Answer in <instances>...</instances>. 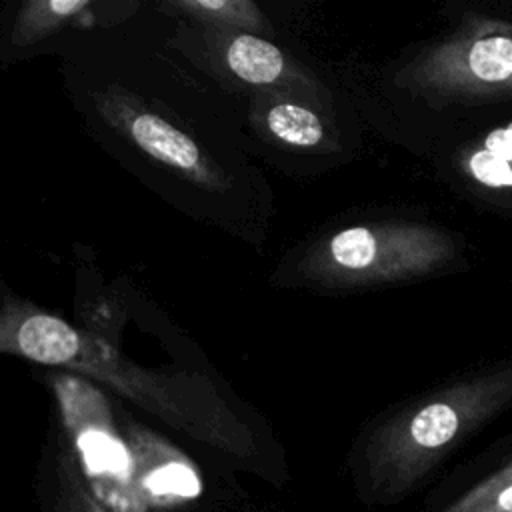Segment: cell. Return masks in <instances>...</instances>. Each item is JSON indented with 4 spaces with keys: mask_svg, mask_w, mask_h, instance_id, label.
Segmentation results:
<instances>
[{
    "mask_svg": "<svg viewBox=\"0 0 512 512\" xmlns=\"http://www.w3.org/2000/svg\"><path fill=\"white\" fill-rule=\"evenodd\" d=\"M430 260L428 238L412 228L360 224L332 234L310 254V274L334 284H376L414 274Z\"/></svg>",
    "mask_w": 512,
    "mask_h": 512,
    "instance_id": "1",
    "label": "cell"
},
{
    "mask_svg": "<svg viewBox=\"0 0 512 512\" xmlns=\"http://www.w3.org/2000/svg\"><path fill=\"white\" fill-rule=\"evenodd\" d=\"M82 476L106 512H148L138 500L132 480V454L100 402L80 390L60 392Z\"/></svg>",
    "mask_w": 512,
    "mask_h": 512,
    "instance_id": "2",
    "label": "cell"
},
{
    "mask_svg": "<svg viewBox=\"0 0 512 512\" xmlns=\"http://www.w3.org/2000/svg\"><path fill=\"white\" fill-rule=\"evenodd\" d=\"M128 448L134 488L148 512L174 510L200 496L202 478L184 454L146 432L132 434Z\"/></svg>",
    "mask_w": 512,
    "mask_h": 512,
    "instance_id": "3",
    "label": "cell"
},
{
    "mask_svg": "<svg viewBox=\"0 0 512 512\" xmlns=\"http://www.w3.org/2000/svg\"><path fill=\"white\" fill-rule=\"evenodd\" d=\"M124 126L128 136L158 162L188 174L190 178L212 184V174L202 160V154L194 140H190L176 126L150 112L124 114Z\"/></svg>",
    "mask_w": 512,
    "mask_h": 512,
    "instance_id": "4",
    "label": "cell"
},
{
    "mask_svg": "<svg viewBox=\"0 0 512 512\" xmlns=\"http://www.w3.org/2000/svg\"><path fill=\"white\" fill-rule=\"evenodd\" d=\"M14 344L24 358L48 366L70 364L82 346L80 334L70 324L42 312H34L18 324Z\"/></svg>",
    "mask_w": 512,
    "mask_h": 512,
    "instance_id": "5",
    "label": "cell"
},
{
    "mask_svg": "<svg viewBox=\"0 0 512 512\" xmlns=\"http://www.w3.org/2000/svg\"><path fill=\"white\" fill-rule=\"evenodd\" d=\"M226 64L240 80L250 84H270L284 70L282 52L272 42L250 34H240L230 42Z\"/></svg>",
    "mask_w": 512,
    "mask_h": 512,
    "instance_id": "6",
    "label": "cell"
},
{
    "mask_svg": "<svg viewBox=\"0 0 512 512\" xmlns=\"http://www.w3.org/2000/svg\"><path fill=\"white\" fill-rule=\"evenodd\" d=\"M266 120H268L270 132L278 140L290 146L312 148L320 144L324 138V128L320 118L312 110L296 104L284 102V104L272 106Z\"/></svg>",
    "mask_w": 512,
    "mask_h": 512,
    "instance_id": "7",
    "label": "cell"
},
{
    "mask_svg": "<svg viewBox=\"0 0 512 512\" xmlns=\"http://www.w3.org/2000/svg\"><path fill=\"white\" fill-rule=\"evenodd\" d=\"M440 512H512V464L484 478Z\"/></svg>",
    "mask_w": 512,
    "mask_h": 512,
    "instance_id": "8",
    "label": "cell"
},
{
    "mask_svg": "<svg viewBox=\"0 0 512 512\" xmlns=\"http://www.w3.org/2000/svg\"><path fill=\"white\" fill-rule=\"evenodd\" d=\"M88 6H90L88 0H50V2L28 4L20 24L14 30L16 32L14 42L18 46L36 42L40 36L48 34L52 28L60 26L62 22L74 18Z\"/></svg>",
    "mask_w": 512,
    "mask_h": 512,
    "instance_id": "9",
    "label": "cell"
},
{
    "mask_svg": "<svg viewBox=\"0 0 512 512\" xmlns=\"http://www.w3.org/2000/svg\"><path fill=\"white\" fill-rule=\"evenodd\" d=\"M472 74L484 82H500L512 76V40L486 36L472 44L468 54Z\"/></svg>",
    "mask_w": 512,
    "mask_h": 512,
    "instance_id": "10",
    "label": "cell"
},
{
    "mask_svg": "<svg viewBox=\"0 0 512 512\" xmlns=\"http://www.w3.org/2000/svg\"><path fill=\"white\" fill-rule=\"evenodd\" d=\"M54 512H106L90 492L78 460L64 458Z\"/></svg>",
    "mask_w": 512,
    "mask_h": 512,
    "instance_id": "11",
    "label": "cell"
},
{
    "mask_svg": "<svg viewBox=\"0 0 512 512\" xmlns=\"http://www.w3.org/2000/svg\"><path fill=\"white\" fill-rule=\"evenodd\" d=\"M182 8L190 10L194 16L210 18L222 24L234 26H254L258 20V10L250 2H234V0H190L180 2Z\"/></svg>",
    "mask_w": 512,
    "mask_h": 512,
    "instance_id": "12",
    "label": "cell"
},
{
    "mask_svg": "<svg viewBox=\"0 0 512 512\" xmlns=\"http://www.w3.org/2000/svg\"><path fill=\"white\" fill-rule=\"evenodd\" d=\"M470 170L486 186H512L510 164L488 150H480L470 158Z\"/></svg>",
    "mask_w": 512,
    "mask_h": 512,
    "instance_id": "13",
    "label": "cell"
},
{
    "mask_svg": "<svg viewBox=\"0 0 512 512\" xmlns=\"http://www.w3.org/2000/svg\"><path fill=\"white\" fill-rule=\"evenodd\" d=\"M486 150L506 162L512 160V124H508L506 128L492 130L486 136Z\"/></svg>",
    "mask_w": 512,
    "mask_h": 512,
    "instance_id": "14",
    "label": "cell"
}]
</instances>
